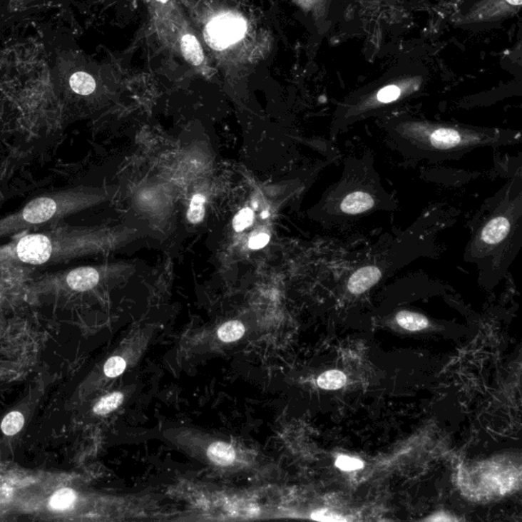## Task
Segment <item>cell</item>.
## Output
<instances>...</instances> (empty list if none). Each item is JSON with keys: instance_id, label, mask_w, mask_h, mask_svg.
Instances as JSON below:
<instances>
[{"instance_id": "cell-1", "label": "cell", "mask_w": 522, "mask_h": 522, "mask_svg": "<svg viewBox=\"0 0 522 522\" xmlns=\"http://www.w3.org/2000/svg\"><path fill=\"white\" fill-rule=\"evenodd\" d=\"M381 120L392 147L407 160H458L476 149L516 144L521 136L519 130L435 122L407 113Z\"/></svg>"}, {"instance_id": "cell-2", "label": "cell", "mask_w": 522, "mask_h": 522, "mask_svg": "<svg viewBox=\"0 0 522 522\" xmlns=\"http://www.w3.org/2000/svg\"><path fill=\"white\" fill-rule=\"evenodd\" d=\"M464 260L481 270H505L521 247V168L493 198L488 199L471 225Z\"/></svg>"}, {"instance_id": "cell-3", "label": "cell", "mask_w": 522, "mask_h": 522, "mask_svg": "<svg viewBox=\"0 0 522 522\" xmlns=\"http://www.w3.org/2000/svg\"><path fill=\"white\" fill-rule=\"evenodd\" d=\"M397 203L384 188L374 168V155L365 151L362 158L349 156L339 181L327 190L322 210L331 227H347L377 211H392Z\"/></svg>"}, {"instance_id": "cell-4", "label": "cell", "mask_w": 522, "mask_h": 522, "mask_svg": "<svg viewBox=\"0 0 522 522\" xmlns=\"http://www.w3.org/2000/svg\"><path fill=\"white\" fill-rule=\"evenodd\" d=\"M428 73L416 66H404L384 73L381 79L356 90L334 109L331 136L337 138L355 123L394 115L406 102L422 93Z\"/></svg>"}, {"instance_id": "cell-5", "label": "cell", "mask_w": 522, "mask_h": 522, "mask_svg": "<svg viewBox=\"0 0 522 522\" xmlns=\"http://www.w3.org/2000/svg\"><path fill=\"white\" fill-rule=\"evenodd\" d=\"M70 194L44 196L34 199L14 217L0 222V235L19 229L25 225H40L73 210Z\"/></svg>"}, {"instance_id": "cell-6", "label": "cell", "mask_w": 522, "mask_h": 522, "mask_svg": "<svg viewBox=\"0 0 522 522\" xmlns=\"http://www.w3.org/2000/svg\"><path fill=\"white\" fill-rule=\"evenodd\" d=\"M522 0H476L454 19L457 27L491 25L518 15Z\"/></svg>"}, {"instance_id": "cell-7", "label": "cell", "mask_w": 522, "mask_h": 522, "mask_svg": "<svg viewBox=\"0 0 522 522\" xmlns=\"http://www.w3.org/2000/svg\"><path fill=\"white\" fill-rule=\"evenodd\" d=\"M246 23L243 19L231 15L215 19L206 30V39L211 46L224 48L238 41L245 34Z\"/></svg>"}, {"instance_id": "cell-8", "label": "cell", "mask_w": 522, "mask_h": 522, "mask_svg": "<svg viewBox=\"0 0 522 522\" xmlns=\"http://www.w3.org/2000/svg\"><path fill=\"white\" fill-rule=\"evenodd\" d=\"M305 13L312 16L319 34H326L332 24L334 0H294Z\"/></svg>"}, {"instance_id": "cell-9", "label": "cell", "mask_w": 522, "mask_h": 522, "mask_svg": "<svg viewBox=\"0 0 522 522\" xmlns=\"http://www.w3.org/2000/svg\"><path fill=\"white\" fill-rule=\"evenodd\" d=\"M99 282V274L93 267H79L72 270L66 277V284L75 291L93 289Z\"/></svg>"}, {"instance_id": "cell-10", "label": "cell", "mask_w": 522, "mask_h": 522, "mask_svg": "<svg viewBox=\"0 0 522 522\" xmlns=\"http://www.w3.org/2000/svg\"><path fill=\"white\" fill-rule=\"evenodd\" d=\"M208 456L213 464L220 466H229L236 459V452L230 444L215 442L211 444L208 449Z\"/></svg>"}, {"instance_id": "cell-11", "label": "cell", "mask_w": 522, "mask_h": 522, "mask_svg": "<svg viewBox=\"0 0 522 522\" xmlns=\"http://www.w3.org/2000/svg\"><path fill=\"white\" fill-rule=\"evenodd\" d=\"M181 51L184 58L191 65L200 66L203 63V47L194 35L186 34L182 37Z\"/></svg>"}, {"instance_id": "cell-12", "label": "cell", "mask_w": 522, "mask_h": 522, "mask_svg": "<svg viewBox=\"0 0 522 522\" xmlns=\"http://www.w3.org/2000/svg\"><path fill=\"white\" fill-rule=\"evenodd\" d=\"M398 324L407 331H421L429 326V320L419 313L411 312H400L396 315Z\"/></svg>"}, {"instance_id": "cell-13", "label": "cell", "mask_w": 522, "mask_h": 522, "mask_svg": "<svg viewBox=\"0 0 522 522\" xmlns=\"http://www.w3.org/2000/svg\"><path fill=\"white\" fill-rule=\"evenodd\" d=\"M70 86L77 94L90 95L96 89V82L89 73L77 72L70 78Z\"/></svg>"}, {"instance_id": "cell-14", "label": "cell", "mask_w": 522, "mask_h": 522, "mask_svg": "<svg viewBox=\"0 0 522 522\" xmlns=\"http://www.w3.org/2000/svg\"><path fill=\"white\" fill-rule=\"evenodd\" d=\"M245 334V327L238 320L225 322L218 329V336L225 343H232L241 339Z\"/></svg>"}, {"instance_id": "cell-15", "label": "cell", "mask_w": 522, "mask_h": 522, "mask_svg": "<svg viewBox=\"0 0 522 522\" xmlns=\"http://www.w3.org/2000/svg\"><path fill=\"white\" fill-rule=\"evenodd\" d=\"M346 381L347 379L343 372L339 370H329L319 376L317 384L324 390H338L345 386Z\"/></svg>"}, {"instance_id": "cell-16", "label": "cell", "mask_w": 522, "mask_h": 522, "mask_svg": "<svg viewBox=\"0 0 522 522\" xmlns=\"http://www.w3.org/2000/svg\"><path fill=\"white\" fill-rule=\"evenodd\" d=\"M77 496L71 488H61L52 496L49 506L53 510H68L75 504Z\"/></svg>"}, {"instance_id": "cell-17", "label": "cell", "mask_w": 522, "mask_h": 522, "mask_svg": "<svg viewBox=\"0 0 522 522\" xmlns=\"http://www.w3.org/2000/svg\"><path fill=\"white\" fill-rule=\"evenodd\" d=\"M123 401V395L120 392L109 394L106 397L102 398L93 408L94 414L98 415H106L111 414L113 410L120 406Z\"/></svg>"}, {"instance_id": "cell-18", "label": "cell", "mask_w": 522, "mask_h": 522, "mask_svg": "<svg viewBox=\"0 0 522 522\" xmlns=\"http://www.w3.org/2000/svg\"><path fill=\"white\" fill-rule=\"evenodd\" d=\"M205 200V197L203 194H196L192 198L188 213H187V218L192 224L196 225L203 222L205 217V206H204Z\"/></svg>"}, {"instance_id": "cell-19", "label": "cell", "mask_w": 522, "mask_h": 522, "mask_svg": "<svg viewBox=\"0 0 522 522\" xmlns=\"http://www.w3.org/2000/svg\"><path fill=\"white\" fill-rule=\"evenodd\" d=\"M25 424L24 415L19 411H13L4 417L1 422V431L6 436H15L21 429H23Z\"/></svg>"}, {"instance_id": "cell-20", "label": "cell", "mask_w": 522, "mask_h": 522, "mask_svg": "<svg viewBox=\"0 0 522 522\" xmlns=\"http://www.w3.org/2000/svg\"><path fill=\"white\" fill-rule=\"evenodd\" d=\"M254 222V213L251 208H246L240 210L232 220V227L235 231L242 232L250 227Z\"/></svg>"}, {"instance_id": "cell-21", "label": "cell", "mask_w": 522, "mask_h": 522, "mask_svg": "<svg viewBox=\"0 0 522 522\" xmlns=\"http://www.w3.org/2000/svg\"><path fill=\"white\" fill-rule=\"evenodd\" d=\"M126 367H127V363L123 358L120 356H113V357L109 358L104 364V374L108 377H116L125 372Z\"/></svg>"}, {"instance_id": "cell-22", "label": "cell", "mask_w": 522, "mask_h": 522, "mask_svg": "<svg viewBox=\"0 0 522 522\" xmlns=\"http://www.w3.org/2000/svg\"><path fill=\"white\" fill-rule=\"evenodd\" d=\"M363 462L357 458L345 456V455H341L337 458L336 466L340 469L341 471H353L362 469L363 467Z\"/></svg>"}, {"instance_id": "cell-23", "label": "cell", "mask_w": 522, "mask_h": 522, "mask_svg": "<svg viewBox=\"0 0 522 522\" xmlns=\"http://www.w3.org/2000/svg\"><path fill=\"white\" fill-rule=\"evenodd\" d=\"M312 519L319 521H345L346 519L339 516L338 514L332 513L327 510H319L312 515Z\"/></svg>"}, {"instance_id": "cell-24", "label": "cell", "mask_w": 522, "mask_h": 522, "mask_svg": "<svg viewBox=\"0 0 522 522\" xmlns=\"http://www.w3.org/2000/svg\"><path fill=\"white\" fill-rule=\"evenodd\" d=\"M270 236L267 234H260L249 240L248 245L252 250H258L269 244Z\"/></svg>"}, {"instance_id": "cell-25", "label": "cell", "mask_w": 522, "mask_h": 522, "mask_svg": "<svg viewBox=\"0 0 522 522\" xmlns=\"http://www.w3.org/2000/svg\"><path fill=\"white\" fill-rule=\"evenodd\" d=\"M429 521H451V519L450 518H448V517H431V518H429Z\"/></svg>"}, {"instance_id": "cell-26", "label": "cell", "mask_w": 522, "mask_h": 522, "mask_svg": "<svg viewBox=\"0 0 522 522\" xmlns=\"http://www.w3.org/2000/svg\"><path fill=\"white\" fill-rule=\"evenodd\" d=\"M158 1L163 2V4H165V2H168V0H158Z\"/></svg>"}]
</instances>
